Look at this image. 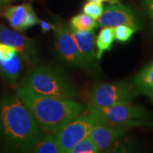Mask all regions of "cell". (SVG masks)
<instances>
[{"mask_svg": "<svg viewBox=\"0 0 153 153\" xmlns=\"http://www.w3.org/2000/svg\"><path fill=\"white\" fill-rule=\"evenodd\" d=\"M42 132L30 111L17 95L0 100V138L7 146L20 152H33Z\"/></svg>", "mask_w": 153, "mask_h": 153, "instance_id": "cell-1", "label": "cell"}, {"mask_svg": "<svg viewBox=\"0 0 153 153\" xmlns=\"http://www.w3.org/2000/svg\"><path fill=\"white\" fill-rule=\"evenodd\" d=\"M16 95L26 105L39 128L49 134H55L84 111L83 105L74 100L44 95L24 85L18 88Z\"/></svg>", "mask_w": 153, "mask_h": 153, "instance_id": "cell-2", "label": "cell"}, {"mask_svg": "<svg viewBox=\"0 0 153 153\" xmlns=\"http://www.w3.org/2000/svg\"><path fill=\"white\" fill-rule=\"evenodd\" d=\"M22 85L44 95L59 98L77 97L75 88L60 69L50 66H33L28 67L22 80Z\"/></svg>", "mask_w": 153, "mask_h": 153, "instance_id": "cell-3", "label": "cell"}, {"mask_svg": "<svg viewBox=\"0 0 153 153\" xmlns=\"http://www.w3.org/2000/svg\"><path fill=\"white\" fill-rule=\"evenodd\" d=\"M88 115L98 123L127 128L143 125L144 122L140 120L146 117L144 108L133 104L131 101L105 107L88 104Z\"/></svg>", "mask_w": 153, "mask_h": 153, "instance_id": "cell-4", "label": "cell"}, {"mask_svg": "<svg viewBox=\"0 0 153 153\" xmlns=\"http://www.w3.org/2000/svg\"><path fill=\"white\" fill-rule=\"evenodd\" d=\"M140 94L133 82H98L88 93V104L105 107L131 101Z\"/></svg>", "mask_w": 153, "mask_h": 153, "instance_id": "cell-5", "label": "cell"}, {"mask_svg": "<svg viewBox=\"0 0 153 153\" xmlns=\"http://www.w3.org/2000/svg\"><path fill=\"white\" fill-rule=\"evenodd\" d=\"M98 122L89 115H78L60 128L55 137L61 153H69L71 148L89 135Z\"/></svg>", "mask_w": 153, "mask_h": 153, "instance_id": "cell-6", "label": "cell"}, {"mask_svg": "<svg viewBox=\"0 0 153 153\" xmlns=\"http://www.w3.org/2000/svg\"><path fill=\"white\" fill-rule=\"evenodd\" d=\"M55 49L60 59L69 66L87 69L70 25L57 24L55 29Z\"/></svg>", "mask_w": 153, "mask_h": 153, "instance_id": "cell-7", "label": "cell"}, {"mask_svg": "<svg viewBox=\"0 0 153 153\" xmlns=\"http://www.w3.org/2000/svg\"><path fill=\"white\" fill-rule=\"evenodd\" d=\"M98 25L102 27H116L128 25L136 31L141 29L142 22L137 13L128 6L116 0L104 9L102 15L97 19Z\"/></svg>", "mask_w": 153, "mask_h": 153, "instance_id": "cell-8", "label": "cell"}, {"mask_svg": "<svg viewBox=\"0 0 153 153\" xmlns=\"http://www.w3.org/2000/svg\"><path fill=\"white\" fill-rule=\"evenodd\" d=\"M0 42L12 47L21 55L28 67L38 63V49L35 42L18 31L6 27L0 23Z\"/></svg>", "mask_w": 153, "mask_h": 153, "instance_id": "cell-9", "label": "cell"}, {"mask_svg": "<svg viewBox=\"0 0 153 153\" xmlns=\"http://www.w3.org/2000/svg\"><path fill=\"white\" fill-rule=\"evenodd\" d=\"M128 129L127 128L113 127L98 123L94 127L88 136L96 144L99 152H111Z\"/></svg>", "mask_w": 153, "mask_h": 153, "instance_id": "cell-10", "label": "cell"}, {"mask_svg": "<svg viewBox=\"0 0 153 153\" xmlns=\"http://www.w3.org/2000/svg\"><path fill=\"white\" fill-rule=\"evenodd\" d=\"M71 30L87 69H97L98 64L96 60L98 59L94 52V30L81 31L72 28Z\"/></svg>", "mask_w": 153, "mask_h": 153, "instance_id": "cell-11", "label": "cell"}, {"mask_svg": "<svg viewBox=\"0 0 153 153\" xmlns=\"http://www.w3.org/2000/svg\"><path fill=\"white\" fill-rule=\"evenodd\" d=\"M31 7L32 5L30 4L10 6L3 13V16L8 21L9 24L14 30L18 32H24V24L28 10Z\"/></svg>", "mask_w": 153, "mask_h": 153, "instance_id": "cell-12", "label": "cell"}, {"mask_svg": "<svg viewBox=\"0 0 153 153\" xmlns=\"http://www.w3.org/2000/svg\"><path fill=\"white\" fill-rule=\"evenodd\" d=\"M25 61L16 53L10 60H0V74L9 82H15L22 75Z\"/></svg>", "mask_w": 153, "mask_h": 153, "instance_id": "cell-13", "label": "cell"}, {"mask_svg": "<svg viewBox=\"0 0 153 153\" xmlns=\"http://www.w3.org/2000/svg\"><path fill=\"white\" fill-rule=\"evenodd\" d=\"M134 84L140 94H145L153 89V61L143 68L134 77Z\"/></svg>", "mask_w": 153, "mask_h": 153, "instance_id": "cell-14", "label": "cell"}, {"mask_svg": "<svg viewBox=\"0 0 153 153\" xmlns=\"http://www.w3.org/2000/svg\"><path fill=\"white\" fill-rule=\"evenodd\" d=\"M114 28L104 27L100 30L95 41L96 48H97L96 57L98 60H101L105 52L111 50L112 44L114 43Z\"/></svg>", "mask_w": 153, "mask_h": 153, "instance_id": "cell-15", "label": "cell"}, {"mask_svg": "<svg viewBox=\"0 0 153 153\" xmlns=\"http://www.w3.org/2000/svg\"><path fill=\"white\" fill-rule=\"evenodd\" d=\"M33 152L37 153H60L61 152L55 137L49 134L42 135L38 144L33 149Z\"/></svg>", "mask_w": 153, "mask_h": 153, "instance_id": "cell-16", "label": "cell"}, {"mask_svg": "<svg viewBox=\"0 0 153 153\" xmlns=\"http://www.w3.org/2000/svg\"><path fill=\"white\" fill-rule=\"evenodd\" d=\"M70 27L74 30H94L99 27L95 19L86 14H78L71 17Z\"/></svg>", "mask_w": 153, "mask_h": 153, "instance_id": "cell-17", "label": "cell"}, {"mask_svg": "<svg viewBox=\"0 0 153 153\" xmlns=\"http://www.w3.org/2000/svg\"><path fill=\"white\" fill-rule=\"evenodd\" d=\"M99 149L93 140L89 136L84 138L71 148L69 153H97Z\"/></svg>", "mask_w": 153, "mask_h": 153, "instance_id": "cell-18", "label": "cell"}, {"mask_svg": "<svg viewBox=\"0 0 153 153\" xmlns=\"http://www.w3.org/2000/svg\"><path fill=\"white\" fill-rule=\"evenodd\" d=\"M136 30L134 27L128 25H121L114 27L115 39L119 43H127L128 42Z\"/></svg>", "mask_w": 153, "mask_h": 153, "instance_id": "cell-19", "label": "cell"}, {"mask_svg": "<svg viewBox=\"0 0 153 153\" xmlns=\"http://www.w3.org/2000/svg\"><path fill=\"white\" fill-rule=\"evenodd\" d=\"M104 11V6L100 2L89 1L86 3L82 7V12L89 16L97 20L102 15Z\"/></svg>", "mask_w": 153, "mask_h": 153, "instance_id": "cell-20", "label": "cell"}, {"mask_svg": "<svg viewBox=\"0 0 153 153\" xmlns=\"http://www.w3.org/2000/svg\"><path fill=\"white\" fill-rule=\"evenodd\" d=\"M16 53V51L12 47L0 42V60H10Z\"/></svg>", "mask_w": 153, "mask_h": 153, "instance_id": "cell-21", "label": "cell"}, {"mask_svg": "<svg viewBox=\"0 0 153 153\" xmlns=\"http://www.w3.org/2000/svg\"><path fill=\"white\" fill-rule=\"evenodd\" d=\"M39 24H40V27H41V30L44 33H48L51 30H55L56 29V27H57V24H52L49 22H46L44 20H40L39 22Z\"/></svg>", "mask_w": 153, "mask_h": 153, "instance_id": "cell-22", "label": "cell"}, {"mask_svg": "<svg viewBox=\"0 0 153 153\" xmlns=\"http://www.w3.org/2000/svg\"><path fill=\"white\" fill-rule=\"evenodd\" d=\"M144 4L153 25V0H144Z\"/></svg>", "mask_w": 153, "mask_h": 153, "instance_id": "cell-23", "label": "cell"}, {"mask_svg": "<svg viewBox=\"0 0 153 153\" xmlns=\"http://www.w3.org/2000/svg\"><path fill=\"white\" fill-rule=\"evenodd\" d=\"M10 0H0V7L5 6L6 4H8L10 3Z\"/></svg>", "mask_w": 153, "mask_h": 153, "instance_id": "cell-24", "label": "cell"}, {"mask_svg": "<svg viewBox=\"0 0 153 153\" xmlns=\"http://www.w3.org/2000/svg\"><path fill=\"white\" fill-rule=\"evenodd\" d=\"M146 95H147L148 97L150 98V100L152 101V103H153V89L152 90H151V91H149L148 93L146 94Z\"/></svg>", "mask_w": 153, "mask_h": 153, "instance_id": "cell-25", "label": "cell"}, {"mask_svg": "<svg viewBox=\"0 0 153 153\" xmlns=\"http://www.w3.org/2000/svg\"><path fill=\"white\" fill-rule=\"evenodd\" d=\"M89 1H95V2H100V3H103V2H114L116 0H89Z\"/></svg>", "mask_w": 153, "mask_h": 153, "instance_id": "cell-26", "label": "cell"}, {"mask_svg": "<svg viewBox=\"0 0 153 153\" xmlns=\"http://www.w3.org/2000/svg\"><path fill=\"white\" fill-rule=\"evenodd\" d=\"M143 125H147L149 126V127H152L153 128V121L152 122H151V123H143Z\"/></svg>", "mask_w": 153, "mask_h": 153, "instance_id": "cell-27", "label": "cell"}]
</instances>
